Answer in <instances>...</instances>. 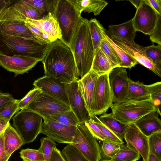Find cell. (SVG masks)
Wrapping results in <instances>:
<instances>
[{"label":"cell","mask_w":161,"mask_h":161,"mask_svg":"<svg viewBox=\"0 0 161 161\" xmlns=\"http://www.w3.org/2000/svg\"><path fill=\"white\" fill-rule=\"evenodd\" d=\"M4 132L0 135V161H8L10 156L8 155L4 149Z\"/></svg>","instance_id":"681fc988"},{"label":"cell","mask_w":161,"mask_h":161,"mask_svg":"<svg viewBox=\"0 0 161 161\" xmlns=\"http://www.w3.org/2000/svg\"><path fill=\"white\" fill-rule=\"evenodd\" d=\"M25 25L33 33L34 36L44 44H48L52 42L49 36L33 25L25 22Z\"/></svg>","instance_id":"f6af8a7d"},{"label":"cell","mask_w":161,"mask_h":161,"mask_svg":"<svg viewBox=\"0 0 161 161\" xmlns=\"http://www.w3.org/2000/svg\"><path fill=\"white\" fill-rule=\"evenodd\" d=\"M20 99L14 98L5 103L0 108V118L9 122L14 114L17 113Z\"/></svg>","instance_id":"836d02e7"},{"label":"cell","mask_w":161,"mask_h":161,"mask_svg":"<svg viewBox=\"0 0 161 161\" xmlns=\"http://www.w3.org/2000/svg\"><path fill=\"white\" fill-rule=\"evenodd\" d=\"M44 121L57 122L67 126H77L79 122L72 110L43 118Z\"/></svg>","instance_id":"4dcf8cb0"},{"label":"cell","mask_w":161,"mask_h":161,"mask_svg":"<svg viewBox=\"0 0 161 161\" xmlns=\"http://www.w3.org/2000/svg\"><path fill=\"white\" fill-rule=\"evenodd\" d=\"M91 119L105 136L107 140L120 144H124L123 141L119 138L103 123L97 116H91Z\"/></svg>","instance_id":"ee69618b"},{"label":"cell","mask_w":161,"mask_h":161,"mask_svg":"<svg viewBox=\"0 0 161 161\" xmlns=\"http://www.w3.org/2000/svg\"><path fill=\"white\" fill-rule=\"evenodd\" d=\"M41 92V90L36 87L30 90L23 98L20 100L18 111L25 108Z\"/></svg>","instance_id":"bcb514c9"},{"label":"cell","mask_w":161,"mask_h":161,"mask_svg":"<svg viewBox=\"0 0 161 161\" xmlns=\"http://www.w3.org/2000/svg\"><path fill=\"white\" fill-rule=\"evenodd\" d=\"M41 145L38 150L43 155L45 161H50L54 148L56 144L54 141L48 137H43L40 140Z\"/></svg>","instance_id":"60d3db41"},{"label":"cell","mask_w":161,"mask_h":161,"mask_svg":"<svg viewBox=\"0 0 161 161\" xmlns=\"http://www.w3.org/2000/svg\"><path fill=\"white\" fill-rule=\"evenodd\" d=\"M19 153L23 161H45L43 154L38 149H22Z\"/></svg>","instance_id":"7bdbcfd3"},{"label":"cell","mask_w":161,"mask_h":161,"mask_svg":"<svg viewBox=\"0 0 161 161\" xmlns=\"http://www.w3.org/2000/svg\"><path fill=\"white\" fill-rule=\"evenodd\" d=\"M156 111H153L142 117L135 124L140 130L148 137L161 131V121Z\"/></svg>","instance_id":"44dd1931"},{"label":"cell","mask_w":161,"mask_h":161,"mask_svg":"<svg viewBox=\"0 0 161 161\" xmlns=\"http://www.w3.org/2000/svg\"><path fill=\"white\" fill-rule=\"evenodd\" d=\"M158 15L143 0L132 19L136 31H139L146 35H150L155 27Z\"/></svg>","instance_id":"8fae6325"},{"label":"cell","mask_w":161,"mask_h":161,"mask_svg":"<svg viewBox=\"0 0 161 161\" xmlns=\"http://www.w3.org/2000/svg\"><path fill=\"white\" fill-rule=\"evenodd\" d=\"M50 161H66L61 152L55 147L52 152Z\"/></svg>","instance_id":"816d5d0a"},{"label":"cell","mask_w":161,"mask_h":161,"mask_svg":"<svg viewBox=\"0 0 161 161\" xmlns=\"http://www.w3.org/2000/svg\"><path fill=\"white\" fill-rule=\"evenodd\" d=\"M150 98L155 106L156 112L161 115V82L147 85Z\"/></svg>","instance_id":"d6a6232c"},{"label":"cell","mask_w":161,"mask_h":161,"mask_svg":"<svg viewBox=\"0 0 161 161\" xmlns=\"http://www.w3.org/2000/svg\"><path fill=\"white\" fill-rule=\"evenodd\" d=\"M88 21L87 19L83 18L73 37L70 47L80 79L91 70L95 55Z\"/></svg>","instance_id":"7a4b0ae2"},{"label":"cell","mask_w":161,"mask_h":161,"mask_svg":"<svg viewBox=\"0 0 161 161\" xmlns=\"http://www.w3.org/2000/svg\"><path fill=\"white\" fill-rule=\"evenodd\" d=\"M128 1L134 6L137 9L142 4L143 0H130Z\"/></svg>","instance_id":"9f6ffc18"},{"label":"cell","mask_w":161,"mask_h":161,"mask_svg":"<svg viewBox=\"0 0 161 161\" xmlns=\"http://www.w3.org/2000/svg\"><path fill=\"white\" fill-rule=\"evenodd\" d=\"M144 1L154 10L157 14L161 15V0H144Z\"/></svg>","instance_id":"f907efd6"},{"label":"cell","mask_w":161,"mask_h":161,"mask_svg":"<svg viewBox=\"0 0 161 161\" xmlns=\"http://www.w3.org/2000/svg\"><path fill=\"white\" fill-rule=\"evenodd\" d=\"M140 158L138 153L123 144L117 154L109 161H136Z\"/></svg>","instance_id":"e575fe53"},{"label":"cell","mask_w":161,"mask_h":161,"mask_svg":"<svg viewBox=\"0 0 161 161\" xmlns=\"http://www.w3.org/2000/svg\"><path fill=\"white\" fill-rule=\"evenodd\" d=\"M25 2L38 9L45 16L50 13L53 14L56 0H26Z\"/></svg>","instance_id":"d590c367"},{"label":"cell","mask_w":161,"mask_h":161,"mask_svg":"<svg viewBox=\"0 0 161 161\" xmlns=\"http://www.w3.org/2000/svg\"><path fill=\"white\" fill-rule=\"evenodd\" d=\"M150 39L153 43L161 45V15H158L155 27Z\"/></svg>","instance_id":"c3c4849f"},{"label":"cell","mask_w":161,"mask_h":161,"mask_svg":"<svg viewBox=\"0 0 161 161\" xmlns=\"http://www.w3.org/2000/svg\"><path fill=\"white\" fill-rule=\"evenodd\" d=\"M78 80L66 84V89L71 110L77 117L80 124L91 119L82 96L78 89Z\"/></svg>","instance_id":"7c38bea8"},{"label":"cell","mask_w":161,"mask_h":161,"mask_svg":"<svg viewBox=\"0 0 161 161\" xmlns=\"http://www.w3.org/2000/svg\"><path fill=\"white\" fill-rule=\"evenodd\" d=\"M117 66L109 59L99 47L95 52L91 70L98 75L108 73Z\"/></svg>","instance_id":"cb8c5ba5"},{"label":"cell","mask_w":161,"mask_h":161,"mask_svg":"<svg viewBox=\"0 0 161 161\" xmlns=\"http://www.w3.org/2000/svg\"><path fill=\"white\" fill-rule=\"evenodd\" d=\"M99 47L109 59L117 67H119L121 63V59L113 47L103 37Z\"/></svg>","instance_id":"b9f144b4"},{"label":"cell","mask_w":161,"mask_h":161,"mask_svg":"<svg viewBox=\"0 0 161 161\" xmlns=\"http://www.w3.org/2000/svg\"><path fill=\"white\" fill-rule=\"evenodd\" d=\"M61 153L66 161H90L72 144L65 147Z\"/></svg>","instance_id":"8d00e7d4"},{"label":"cell","mask_w":161,"mask_h":161,"mask_svg":"<svg viewBox=\"0 0 161 161\" xmlns=\"http://www.w3.org/2000/svg\"><path fill=\"white\" fill-rule=\"evenodd\" d=\"M102 34L103 37L111 46L121 59V63L119 67L131 68L138 63L137 61L133 57L116 44L107 35L104 28L102 31Z\"/></svg>","instance_id":"484cf974"},{"label":"cell","mask_w":161,"mask_h":161,"mask_svg":"<svg viewBox=\"0 0 161 161\" xmlns=\"http://www.w3.org/2000/svg\"><path fill=\"white\" fill-rule=\"evenodd\" d=\"M12 95L9 93H5L0 90V108L6 103L13 100Z\"/></svg>","instance_id":"f5cc1de1"},{"label":"cell","mask_w":161,"mask_h":161,"mask_svg":"<svg viewBox=\"0 0 161 161\" xmlns=\"http://www.w3.org/2000/svg\"><path fill=\"white\" fill-rule=\"evenodd\" d=\"M41 61L46 75L65 84L79 80L73 53L59 40L50 44Z\"/></svg>","instance_id":"6da1fadb"},{"label":"cell","mask_w":161,"mask_h":161,"mask_svg":"<svg viewBox=\"0 0 161 161\" xmlns=\"http://www.w3.org/2000/svg\"><path fill=\"white\" fill-rule=\"evenodd\" d=\"M150 99L147 85L139 81H133L129 79L128 93L125 101H140Z\"/></svg>","instance_id":"d4e9b609"},{"label":"cell","mask_w":161,"mask_h":161,"mask_svg":"<svg viewBox=\"0 0 161 161\" xmlns=\"http://www.w3.org/2000/svg\"><path fill=\"white\" fill-rule=\"evenodd\" d=\"M3 142L6 153L10 156L24 144L19 134L10 123L4 132Z\"/></svg>","instance_id":"603a6c76"},{"label":"cell","mask_w":161,"mask_h":161,"mask_svg":"<svg viewBox=\"0 0 161 161\" xmlns=\"http://www.w3.org/2000/svg\"><path fill=\"white\" fill-rule=\"evenodd\" d=\"M74 0H56L53 15L60 29L62 41L70 48L73 37L83 18Z\"/></svg>","instance_id":"277c9868"},{"label":"cell","mask_w":161,"mask_h":161,"mask_svg":"<svg viewBox=\"0 0 161 161\" xmlns=\"http://www.w3.org/2000/svg\"><path fill=\"white\" fill-rule=\"evenodd\" d=\"M149 153L161 161V131L148 137Z\"/></svg>","instance_id":"74e56055"},{"label":"cell","mask_w":161,"mask_h":161,"mask_svg":"<svg viewBox=\"0 0 161 161\" xmlns=\"http://www.w3.org/2000/svg\"><path fill=\"white\" fill-rule=\"evenodd\" d=\"M112 116L121 123L129 125L135 123L146 114L156 111L151 99L143 101H125L113 103Z\"/></svg>","instance_id":"5b68a950"},{"label":"cell","mask_w":161,"mask_h":161,"mask_svg":"<svg viewBox=\"0 0 161 161\" xmlns=\"http://www.w3.org/2000/svg\"><path fill=\"white\" fill-rule=\"evenodd\" d=\"M25 22L33 25L47 33L52 42L61 39V32L58 24L55 18L50 13L39 20L26 18Z\"/></svg>","instance_id":"d6986e66"},{"label":"cell","mask_w":161,"mask_h":161,"mask_svg":"<svg viewBox=\"0 0 161 161\" xmlns=\"http://www.w3.org/2000/svg\"><path fill=\"white\" fill-rule=\"evenodd\" d=\"M85 124L76 127L72 143L90 161L101 160L99 144Z\"/></svg>","instance_id":"52a82bcc"},{"label":"cell","mask_w":161,"mask_h":161,"mask_svg":"<svg viewBox=\"0 0 161 161\" xmlns=\"http://www.w3.org/2000/svg\"><path fill=\"white\" fill-rule=\"evenodd\" d=\"M43 118L26 108L20 110L13 118V125L21 136L24 144L34 141L40 134Z\"/></svg>","instance_id":"8992f818"},{"label":"cell","mask_w":161,"mask_h":161,"mask_svg":"<svg viewBox=\"0 0 161 161\" xmlns=\"http://www.w3.org/2000/svg\"><path fill=\"white\" fill-rule=\"evenodd\" d=\"M108 73L99 75L95 85L91 116L106 113L113 103V96L109 85Z\"/></svg>","instance_id":"9c48e42d"},{"label":"cell","mask_w":161,"mask_h":161,"mask_svg":"<svg viewBox=\"0 0 161 161\" xmlns=\"http://www.w3.org/2000/svg\"><path fill=\"white\" fill-rule=\"evenodd\" d=\"M93 136L97 139L103 141L107 139V138L102 132L93 122L91 119L87 122L84 123Z\"/></svg>","instance_id":"7dc6e473"},{"label":"cell","mask_w":161,"mask_h":161,"mask_svg":"<svg viewBox=\"0 0 161 161\" xmlns=\"http://www.w3.org/2000/svg\"><path fill=\"white\" fill-rule=\"evenodd\" d=\"M51 43L43 44L35 37L27 38L0 34V53L7 56L22 55L41 61Z\"/></svg>","instance_id":"3957f363"},{"label":"cell","mask_w":161,"mask_h":161,"mask_svg":"<svg viewBox=\"0 0 161 161\" xmlns=\"http://www.w3.org/2000/svg\"><path fill=\"white\" fill-rule=\"evenodd\" d=\"M144 51L147 57L154 64L161 68V45L153 44L144 47Z\"/></svg>","instance_id":"f35d334b"},{"label":"cell","mask_w":161,"mask_h":161,"mask_svg":"<svg viewBox=\"0 0 161 161\" xmlns=\"http://www.w3.org/2000/svg\"><path fill=\"white\" fill-rule=\"evenodd\" d=\"M99 119L121 140L123 141L128 125L116 119L111 113H105L101 115Z\"/></svg>","instance_id":"83f0119b"},{"label":"cell","mask_w":161,"mask_h":161,"mask_svg":"<svg viewBox=\"0 0 161 161\" xmlns=\"http://www.w3.org/2000/svg\"><path fill=\"white\" fill-rule=\"evenodd\" d=\"M76 7L80 13L82 11L92 13L95 15H99L108 3L101 0H74Z\"/></svg>","instance_id":"4316f807"},{"label":"cell","mask_w":161,"mask_h":161,"mask_svg":"<svg viewBox=\"0 0 161 161\" xmlns=\"http://www.w3.org/2000/svg\"><path fill=\"white\" fill-rule=\"evenodd\" d=\"M12 4L0 12V22L9 20H19L25 22L26 18L16 10L13 7Z\"/></svg>","instance_id":"ab89813d"},{"label":"cell","mask_w":161,"mask_h":161,"mask_svg":"<svg viewBox=\"0 0 161 161\" xmlns=\"http://www.w3.org/2000/svg\"><path fill=\"white\" fill-rule=\"evenodd\" d=\"M15 2L12 4L14 8L26 18L33 20H39L45 16L41 11L26 3L24 0Z\"/></svg>","instance_id":"f546056e"},{"label":"cell","mask_w":161,"mask_h":161,"mask_svg":"<svg viewBox=\"0 0 161 161\" xmlns=\"http://www.w3.org/2000/svg\"><path fill=\"white\" fill-rule=\"evenodd\" d=\"M111 39L128 53L133 57L140 64L152 71L158 76L161 77V68L154 64L146 55L144 47L134 42H129L111 36Z\"/></svg>","instance_id":"2e32d148"},{"label":"cell","mask_w":161,"mask_h":161,"mask_svg":"<svg viewBox=\"0 0 161 161\" xmlns=\"http://www.w3.org/2000/svg\"><path fill=\"white\" fill-rule=\"evenodd\" d=\"M43 118L63 113L71 110L60 100L41 92L25 108Z\"/></svg>","instance_id":"ba28073f"},{"label":"cell","mask_w":161,"mask_h":161,"mask_svg":"<svg viewBox=\"0 0 161 161\" xmlns=\"http://www.w3.org/2000/svg\"><path fill=\"white\" fill-rule=\"evenodd\" d=\"M40 61L20 55L7 56L0 53V66L14 73L15 76L27 73Z\"/></svg>","instance_id":"5bb4252c"},{"label":"cell","mask_w":161,"mask_h":161,"mask_svg":"<svg viewBox=\"0 0 161 161\" xmlns=\"http://www.w3.org/2000/svg\"><path fill=\"white\" fill-rule=\"evenodd\" d=\"M129 79L126 70L124 68L116 67L109 72L108 80L114 103L125 100L128 93Z\"/></svg>","instance_id":"30bf717a"},{"label":"cell","mask_w":161,"mask_h":161,"mask_svg":"<svg viewBox=\"0 0 161 161\" xmlns=\"http://www.w3.org/2000/svg\"><path fill=\"white\" fill-rule=\"evenodd\" d=\"M14 0H0V12L8 6L12 4Z\"/></svg>","instance_id":"db71d44e"},{"label":"cell","mask_w":161,"mask_h":161,"mask_svg":"<svg viewBox=\"0 0 161 161\" xmlns=\"http://www.w3.org/2000/svg\"><path fill=\"white\" fill-rule=\"evenodd\" d=\"M108 31L111 36L129 42H134L136 35L132 19L121 24L109 25Z\"/></svg>","instance_id":"7402d4cb"},{"label":"cell","mask_w":161,"mask_h":161,"mask_svg":"<svg viewBox=\"0 0 161 161\" xmlns=\"http://www.w3.org/2000/svg\"><path fill=\"white\" fill-rule=\"evenodd\" d=\"M99 76L91 70L84 77L77 80L78 89L90 115L92 110L95 85Z\"/></svg>","instance_id":"ac0fdd59"},{"label":"cell","mask_w":161,"mask_h":161,"mask_svg":"<svg viewBox=\"0 0 161 161\" xmlns=\"http://www.w3.org/2000/svg\"><path fill=\"white\" fill-rule=\"evenodd\" d=\"M9 123L0 118V135L4 132Z\"/></svg>","instance_id":"11a10c76"},{"label":"cell","mask_w":161,"mask_h":161,"mask_svg":"<svg viewBox=\"0 0 161 161\" xmlns=\"http://www.w3.org/2000/svg\"><path fill=\"white\" fill-rule=\"evenodd\" d=\"M100 161H104V160H100Z\"/></svg>","instance_id":"680465c9"},{"label":"cell","mask_w":161,"mask_h":161,"mask_svg":"<svg viewBox=\"0 0 161 161\" xmlns=\"http://www.w3.org/2000/svg\"><path fill=\"white\" fill-rule=\"evenodd\" d=\"M33 85L42 92L60 100L69 106L65 84L45 75L35 80Z\"/></svg>","instance_id":"e0dca14e"},{"label":"cell","mask_w":161,"mask_h":161,"mask_svg":"<svg viewBox=\"0 0 161 161\" xmlns=\"http://www.w3.org/2000/svg\"><path fill=\"white\" fill-rule=\"evenodd\" d=\"M0 34L27 38L35 37L32 32L25 25V22L19 20L0 22Z\"/></svg>","instance_id":"ffe728a7"},{"label":"cell","mask_w":161,"mask_h":161,"mask_svg":"<svg viewBox=\"0 0 161 161\" xmlns=\"http://www.w3.org/2000/svg\"><path fill=\"white\" fill-rule=\"evenodd\" d=\"M76 127L54 122L44 121L42 124L40 133L46 135L58 142L71 144Z\"/></svg>","instance_id":"4fadbf2b"},{"label":"cell","mask_w":161,"mask_h":161,"mask_svg":"<svg viewBox=\"0 0 161 161\" xmlns=\"http://www.w3.org/2000/svg\"><path fill=\"white\" fill-rule=\"evenodd\" d=\"M123 144L106 140L99 142L101 160L109 161L117 154Z\"/></svg>","instance_id":"f1b7e54d"},{"label":"cell","mask_w":161,"mask_h":161,"mask_svg":"<svg viewBox=\"0 0 161 161\" xmlns=\"http://www.w3.org/2000/svg\"><path fill=\"white\" fill-rule=\"evenodd\" d=\"M124 139L129 148L141 155L143 161H147L149 154L148 137L140 130L135 123L128 125Z\"/></svg>","instance_id":"9a60e30c"},{"label":"cell","mask_w":161,"mask_h":161,"mask_svg":"<svg viewBox=\"0 0 161 161\" xmlns=\"http://www.w3.org/2000/svg\"><path fill=\"white\" fill-rule=\"evenodd\" d=\"M147 161H160L155 156L149 153Z\"/></svg>","instance_id":"6f0895ef"},{"label":"cell","mask_w":161,"mask_h":161,"mask_svg":"<svg viewBox=\"0 0 161 161\" xmlns=\"http://www.w3.org/2000/svg\"><path fill=\"white\" fill-rule=\"evenodd\" d=\"M88 24L95 52L99 48L103 38L102 32L104 27L99 21L96 19H90L88 21Z\"/></svg>","instance_id":"1f68e13d"}]
</instances>
